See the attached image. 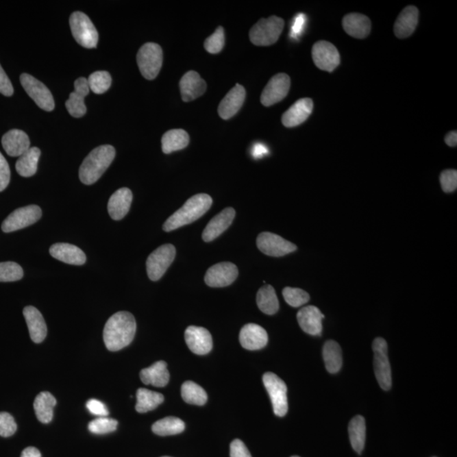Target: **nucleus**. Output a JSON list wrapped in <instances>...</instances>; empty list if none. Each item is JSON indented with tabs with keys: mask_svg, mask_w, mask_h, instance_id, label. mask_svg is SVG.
Instances as JSON below:
<instances>
[{
	"mask_svg": "<svg viewBox=\"0 0 457 457\" xmlns=\"http://www.w3.org/2000/svg\"><path fill=\"white\" fill-rule=\"evenodd\" d=\"M136 323L132 314L119 312L111 316L103 330V341L108 350L117 351L127 347L134 339Z\"/></svg>",
	"mask_w": 457,
	"mask_h": 457,
	"instance_id": "1",
	"label": "nucleus"
},
{
	"mask_svg": "<svg viewBox=\"0 0 457 457\" xmlns=\"http://www.w3.org/2000/svg\"><path fill=\"white\" fill-rule=\"evenodd\" d=\"M212 203L213 199L208 194H197L187 200L180 210L165 221L163 230L170 232L196 221L210 210Z\"/></svg>",
	"mask_w": 457,
	"mask_h": 457,
	"instance_id": "2",
	"label": "nucleus"
},
{
	"mask_svg": "<svg viewBox=\"0 0 457 457\" xmlns=\"http://www.w3.org/2000/svg\"><path fill=\"white\" fill-rule=\"evenodd\" d=\"M114 158V147L102 145L96 147L82 162L79 170L81 182L88 186L95 184L112 164Z\"/></svg>",
	"mask_w": 457,
	"mask_h": 457,
	"instance_id": "3",
	"label": "nucleus"
},
{
	"mask_svg": "<svg viewBox=\"0 0 457 457\" xmlns=\"http://www.w3.org/2000/svg\"><path fill=\"white\" fill-rule=\"evenodd\" d=\"M285 21L282 18L273 16L262 18L251 27L249 32L250 40L256 46H271L279 40L282 35Z\"/></svg>",
	"mask_w": 457,
	"mask_h": 457,
	"instance_id": "4",
	"label": "nucleus"
},
{
	"mask_svg": "<svg viewBox=\"0 0 457 457\" xmlns=\"http://www.w3.org/2000/svg\"><path fill=\"white\" fill-rule=\"evenodd\" d=\"M136 61L140 71L147 80H153L158 77L163 64V51L157 43L147 42L139 49Z\"/></svg>",
	"mask_w": 457,
	"mask_h": 457,
	"instance_id": "5",
	"label": "nucleus"
},
{
	"mask_svg": "<svg viewBox=\"0 0 457 457\" xmlns=\"http://www.w3.org/2000/svg\"><path fill=\"white\" fill-rule=\"evenodd\" d=\"M72 35L79 45L86 49H95L99 42V34L89 17L81 12H75L70 17Z\"/></svg>",
	"mask_w": 457,
	"mask_h": 457,
	"instance_id": "6",
	"label": "nucleus"
},
{
	"mask_svg": "<svg viewBox=\"0 0 457 457\" xmlns=\"http://www.w3.org/2000/svg\"><path fill=\"white\" fill-rule=\"evenodd\" d=\"M373 350L374 373L378 383L384 391H388L392 386V377L386 341L383 338H376L373 341Z\"/></svg>",
	"mask_w": 457,
	"mask_h": 457,
	"instance_id": "7",
	"label": "nucleus"
},
{
	"mask_svg": "<svg viewBox=\"0 0 457 457\" xmlns=\"http://www.w3.org/2000/svg\"><path fill=\"white\" fill-rule=\"evenodd\" d=\"M175 247L171 244H165L158 247L147 259V273L149 279L157 282L163 277L175 258Z\"/></svg>",
	"mask_w": 457,
	"mask_h": 457,
	"instance_id": "8",
	"label": "nucleus"
},
{
	"mask_svg": "<svg viewBox=\"0 0 457 457\" xmlns=\"http://www.w3.org/2000/svg\"><path fill=\"white\" fill-rule=\"evenodd\" d=\"M264 386L271 397L273 412L278 417L286 415L288 412L287 387L276 374L268 372L262 376Z\"/></svg>",
	"mask_w": 457,
	"mask_h": 457,
	"instance_id": "9",
	"label": "nucleus"
},
{
	"mask_svg": "<svg viewBox=\"0 0 457 457\" xmlns=\"http://www.w3.org/2000/svg\"><path fill=\"white\" fill-rule=\"evenodd\" d=\"M20 81L25 91L39 108L48 112L55 110V103L52 93L42 82L27 73L21 75Z\"/></svg>",
	"mask_w": 457,
	"mask_h": 457,
	"instance_id": "10",
	"label": "nucleus"
},
{
	"mask_svg": "<svg viewBox=\"0 0 457 457\" xmlns=\"http://www.w3.org/2000/svg\"><path fill=\"white\" fill-rule=\"evenodd\" d=\"M42 217L41 208L37 205L18 208L10 214L2 224L3 232L10 233L16 232L35 224Z\"/></svg>",
	"mask_w": 457,
	"mask_h": 457,
	"instance_id": "11",
	"label": "nucleus"
},
{
	"mask_svg": "<svg viewBox=\"0 0 457 457\" xmlns=\"http://www.w3.org/2000/svg\"><path fill=\"white\" fill-rule=\"evenodd\" d=\"M257 246L262 254L271 257H283L297 249L296 245L271 232H262L258 236Z\"/></svg>",
	"mask_w": 457,
	"mask_h": 457,
	"instance_id": "12",
	"label": "nucleus"
},
{
	"mask_svg": "<svg viewBox=\"0 0 457 457\" xmlns=\"http://www.w3.org/2000/svg\"><path fill=\"white\" fill-rule=\"evenodd\" d=\"M312 60L319 69L332 72L341 63L336 47L327 41L317 42L312 49Z\"/></svg>",
	"mask_w": 457,
	"mask_h": 457,
	"instance_id": "13",
	"label": "nucleus"
},
{
	"mask_svg": "<svg viewBox=\"0 0 457 457\" xmlns=\"http://www.w3.org/2000/svg\"><path fill=\"white\" fill-rule=\"evenodd\" d=\"M291 88V78L285 73H280L269 80L261 95L262 106L269 107L280 102L288 95Z\"/></svg>",
	"mask_w": 457,
	"mask_h": 457,
	"instance_id": "14",
	"label": "nucleus"
},
{
	"mask_svg": "<svg viewBox=\"0 0 457 457\" xmlns=\"http://www.w3.org/2000/svg\"><path fill=\"white\" fill-rule=\"evenodd\" d=\"M238 276V269L232 262H224L212 266L205 275V283L208 286L225 287L235 282Z\"/></svg>",
	"mask_w": 457,
	"mask_h": 457,
	"instance_id": "15",
	"label": "nucleus"
},
{
	"mask_svg": "<svg viewBox=\"0 0 457 457\" xmlns=\"http://www.w3.org/2000/svg\"><path fill=\"white\" fill-rule=\"evenodd\" d=\"M185 340L187 347L197 355L208 354L213 348L211 334L203 327L189 326L186 330Z\"/></svg>",
	"mask_w": 457,
	"mask_h": 457,
	"instance_id": "16",
	"label": "nucleus"
},
{
	"mask_svg": "<svg viewBox=\"0 0 457 457\" xmlns=\"http://www.w3.org/2000/svg\"><path fill=\"white\" fill-rule=\"evenodd\" d=\"M74 88V92H71L69 99L66 102V107L71 116L81 118L86 113L84 99L90 92L88 78H78L75 82Z\"/></svg>",
	"mask_w": 457,
	"mask_h": 457,
	"instance_id": "17",
	"label": "nucleus"
},
{
	"mask_svg": "<svg viewBox=\"0 0 457 457\" xmlns=\"http://www.w3.org/2000/svg\"><path fill=\"white\" fill-rule=\"evenodd\" d=\"M269 337L266 330L256 323H247L240 332V343L247 350L257 351L266 347Z\"/></svg>",
	"mask_w": 457,
	"mask_h": 457,
	"instance_id": "18",
	"label": "nucleus"
},
{
	"mask_svg": "<svg viewBox=\"0 0 457 457\" xmlns=\"http://www.w3.org/2000/svg\"><path fill=\"white\" fill-rule=\"evenodd\" d=\"M314 110V102L309 98L297 100L282 115V123L286 127H296L308 120Z\"/></svg>",
	"mask_w": 457,
	"mask_h": 457,
	"instance_id": "19",
	"label": "nucleus"
},
{
	"mask_svg": "<svg viewBox=\"0 0 457 457\" xmlns=\"http://www.w3.org/2000/svg\"><path fill=\"white\" fill-rule=\"evenodd\" d=\"M180 89L183 101L190 102L206 92L207 84L197 72L190 71L180 81Z\"/></svg>",
	"mask_w": 457,
	"mask_h": 457,
	"instance_id": "20",
	"label": "nucleus"
},
{
	"mask_svg": "<svg viewBox=\"0 0 457 457\" xmlns=\"http://www.w3.org/2000/svg\"><path fill=\"white\" fill-rule=\"evenodd\" d=\"M235 216L236 211L233 208H226L221 213L214 216L203 230L204 242L210 243L225 232L232 224Z\"/></svg>",
	"mask_w": 457,
	"mask_h": 457,
	"instance_id": "21",
	"label": "nucleus"
},
{
	"mask_svg": "<svg viewBox=\"0 0 457 457\" xmlns=\"http://www.w3.org/2000/svg\"><path fill=\"white\" fill-rule=\"evenodd\" d=\"M2 145L9 156L21 157L30 149L31 143L26 132L14 129L3 136Z\"/></svg>",
	"mask_w": 457,
	"mask_h": 457,
	"instance_id": "22",
	"label": "nucleus"
},
{
	"mask_svg": "<svg viewBox=\"0 0 457 457\" xmlns=\"http://www.w3.org/2000/svg\"><path fill=\"white\" fill-rule=\"evenodd\" d=\"M246 99V90L242 85L236 84L219 103L218 112L224 120L232 118L242 108Z\"/></svg>",
	"mask_w": 457,
	"mask_h": 457,
	"instance_id": "23",
	"label": "nucleus"
},
{
	"mask_svg": "<svg viewBox=\"0 0 457 457\" xmlns=\"http://www.w3.org/2000/svg\"><path fill=\"white\" fill-rule=\"evenodd\" d=\"M297 321L304 332L311 336H320L322 333V320L325 316L314 306L301 308L297 315Z\"/></svg>",
	"mask_w": 457,
	"mask_h": 457,
	"instance_id": "24",
	"label": "nucleus"
},
{
	"mask_svg": "<svg viewBox=\"0 0 457 457\" xmlns=\"http://www.w3.org/2000/svg\"><path fill=\"white\" fill-rule=\"evenodd\" d=\"M49 254L53 258L64 264L84 265L86 261L84 251L75 245L56 243L49 248Z\"/></svg>",
	"mask_w": 457,
	"mask_h": 457,
	"instance_id": "25",
	"label": "nucleus"
},
{
	"mask_svg": "<svg viewBox=\"0 0 457 457\" xmlns=\"http://www.w3.org/2000/svg\"><path fill=\"white\" fill-rule=\"evenodd\" d=\"M132 190L123 187L116 190L110 197L108 203V212L114 221H121L128 214L132 203Z\"/></svg>",
	"mask_w": 457,
	"mask_h": 457,
	"instance_id": "26",
	"label": "nucleus"
},
{
	"mask_svg": "<svg viewBox=\"0 0 457 457\" xmlns=\"http://www.w3.org/2000/svg\"><path fill=\"white\" fill-rule=\"evenodd\" d=\"M419 12L417 7L409 5L406 7L399 14L394 26L395 35L398 38L410 37L419 23Z\"/></svg>",
	"mask_w": 457,
	"mask_h": 457,
	"instance_id": "27",
	"label": "nucleus"
},
{
	"mask_svg": "<svg viewBox=\"0 0 457 457\" xmlns=\"http://www.w3.org/2000/svg\"><path fill=\"white\" fill-rule=\"evenodd\" d=\"M344 30L351 37L362 39L368 37L371 32V21L365 14L351 13L343 18Z\"/></svg>",
	"mask_w": 457,
	"mask_h": 457,
	"instance_id": "28",
	"label": "nucleus"
},
{
	"mask_svg": "<svg viewBox=\"0 0 457 457\" xmlns=\"http://www.w3.org/2000/svg\"><path fill=\"white\" fill-rule=\"evenodd\" d=\"M23 315L32 341L35 343H41L47 336V326L41 312L32 306H28L24 308Z\"/></svg>",
	"mask_w": 457,
	"mask_h": 457,
	"instance_id": "29",
	"label": "nucleus"
},
{
	"mask_svg": "<svg viewBox=\"0 0 457 457\" xmlns=\"http://www.w3.org/2000/svg\"><path fill=\"white\" fill-rule=\"evenodd\" d=\"M140 378L143 384H152L156 387H164L170 381V373L167 369V363L158 361L149 368L144 369L140 373Z\"/></svg>",
	"mask_w": 457,
	"mask_h": 457,
	"instance_id": "30",
	"label": "nucleus"
},
{
	"mask_svg": "<svg viewBox=\"0 0 457 457\" xmlns=\"http://www.w3.org/2000/svg\"><path fill=\"white\" fill-rule=\"evenodd\" d=\"M56 399L48 391L41 392L34 401V410L38 419L42 423L51 422L53 408L56 406Z\"/></svg>",
	"mask_w": 457,
	"mask_h": 457,
	"instance_id": "31",
	"label": "nucleus"
},
{
	"mask_svg": "<svg viewBox=\"0 0 457 457\" xmlns=\"http://www.w3.org/2000/svg\"><path fill=\"white\" fill-rule=\"evenodd\" d=\"M162 150L169 154L185 149L189 144V135L184 129H174L164 133L162 138Z\"/></svg>",
	"mask_w": 457,
	"mask_h": 457,
	"instance_id": "32",
	"label": "nucleus"
},
{
	"mask_svg": "<svg viewBox=\"0 0 457 457\" xmlns=\"http://www.w3.org/2000/svg\"><path fill=\"white\" fill-rule=\"evenodd\" d=\"M40 156L41 150L38 147H30L16 162V169L18 174L23 177H31L34 175L38 171Z\"/></svg>",
	"mask_w": 457,
	"mask_h": 457,
	"instance_id": "33",
	"label": "nucleus"
},
{
	"mask_svg": "<svg viewBox=\"0 0 457 457\" xmlns=\"http://www.w3.org/2000/svg\"><path fill=\"white\" fill-rule=\"evenodd\" d=\"M349 437L352 448L358 454L365 449L366 441V423L365 417L356 416L351 420L348 427Z\"/></svg>",
	"mask_w": 457,
	"mask_h": 457,
	"instance_id": "34",
	"label": "nucleus"
},
{
	"mask_svg": "<svg viewBox=\"0 0 457 457\" xmlns=\"http://www.w3.org/2000/svg\"><path fill=\"white\" fill-rule=\"evenodd\" d=\"M164 401V395L158 392L138 388L136 391V412L145 413L153 411Z\"/></svg>",
	"mask_w": 457,
	"mask_h": 457,
	"instance_id": "35",
	"label": "nucleus"
},
{
	"mask_svg": "<svg viewBox=\"0 0 457 457\" xmlns=\"http://www.w3.org/2000/svg\"><path fill=\"white\" fill-rule=\"evenodd\" d=\"M323 357L326 369L330 373H336L343 367V351L340 345L334 341H328L323 345Z\"/></svg>",
	"mask_w": 457,
	"mask_h": 457,
	"instance_id": "36",
	"label": "nucleus"
},
{
	"mask_svg": "<svg viewBox=\"0 0 457 457\" xmlns=\"http://www.w3.org/2000/svg\"><path fill=\"white\" fill-rule=\"evenodd\" d=\"M257 304L265 314L273 315L279 310L278 297L272 286L266 285L259 289L257 294Z\"/></svg>",
	"mask_w": 457,
	"mask_h": 457,
	"instance_id": "37",
	"label": "nucleus"
},
{
	"mask_svg": "<svg viewBox=\"0 0 457 457\" xmlns=\"http://www.w3.org/2000/svg\"><path fill=\"white\" fill-rule=\"evenodd\" d=\"M185 428V423L182 419L175 417H168L154 423L152 430L154 434L160 436H169L182 433Z\"/></svg>",
	"mask_w": 457,
	"mask_h": 457,
	"instance_id": "38",
	"label": "nucleus"
},
{
	"mask_svg": "<svg viewBox=\"0 0 457 457\" xmlns=\"http://www.w3.org/2000/svg\"><path fill=\"white\" fill-rule=\"evenodd\" d=\"M182 397L188 404L203 406L208 401V395L199 384L186 381L182 386Z\"/></svg>",
	"mask_w": 457,
	"mask_h": 457,
	"instance_id": "39",
	"label": "nucleus"
},
{
	"mask_svg": "<svg viewBox=\"0 0 457 457\" xmlns=\"http://www.w3.org/2000/svg\"><path fill=\"white\" fill-rule=\"evenodd\" d=\"M90 91L96 95H103L110 89L112 78L108 71H95L88 78Z\"/></svg>",
	"mask_w": 457,
	"mask_h": 457,
	"instance_id": "40",
	"label": "nucleus"
},
{
	"mask_svg": "<svg viewBox=\"0 0 457 457\" xmlns=\"http://www.w3.org/2000/svg\"><path fill=\"white\" fill-rule=\"evenodd\" d=\"M23 268L14 262H0V282H17L23 278Z\"/></svg>",
	"mask_w": 457,
	"mask_h": 457,
	"instance_id": "41",
	"label": "nucleus"
},
{
	"mask_svg": "<svg viewBox=\"0 0 457 457\" xmlns=\"http://www.w3.org/2000/svg\"><path fill=\"white\" fill-rule=\"evenodd\" d=\"M282 294L287 304L293 308L301 307L310 300L309 294L299 288L286 287Z\"/></svg>",
	"mask_w": 457,
	"mask_h": 457,
	"instance_id": "42",
	"label": "nucleus"
},
{
	"mask_svg": "<svg viewBox=\"0 0 457 457\" xmlns=\"http://www.w3.org/2000/svg\"><path fill=\"white\" fill-rule=\"evenodd\" d=\"M118 422L107 417H99L88 424V430L91 433L96 434H109L116 430Z\"/></svg>",
	"mask_w": 457,
	"mask_h": 457,
	"instance_id": "43",
	"label": "nucleus"
},
{
	"mask_svg": "<svg viewBox=\"0 0 457 457\" xmlns=\"http://www.w3.org/2000/svg\"><path fill=\"white\" fill-rule=\"evenodd\" d=\"M225 46V31L222 27H219L214 34L210 36L204 42V48L208 53H219Z\"/></svg>",
	"mask_w": 457,
	"mask_h": 457,
	"instance_id": "44",
	"label": "nucleus"
},
{
	"mask_svg": "<svg viewBox=\"0 0 457 457\" xmlns=\"http://www.w3.org/2000/svg\"><path fill=\"white\" fill-rule=\"evenodd\" d=\"M17 424L8 412H0V436L10 437L16 433Z\"/></svg>",
	"mask_w": 457,
	"mask_h": 457,
	"instance_id": "45",
	"label": "nucleus"
},
{
	"mask_svg": "<svg viewBox=\"0 0 457 457\" xmlns=\"http://www.w3.org/2000/svg\"><path fill=\"white\" fill-rule=\"evenodd\" d=\"M441 184L445 193L455 192L457 187V171L446 170L441 173Z\"/></svg>",
	"mask_w": 457,
	"mask_h": 457,
	"instance_id": "46",
	"label": "nucleus"
},
{
	"mask_svg": "<svg viewBox=\"0 0 457 457\" xmlns=\"http://www.w3.org/2000/svg\"><path fill=\"white\" fill-rule=\"evenodd\" d=\"M10 182V169L8 162L0 153V193L6 189Z\"/></svg>",
	"mask_w": 457,
	"mask_h": 457,
	"instance_id": "47",
	"label": "nucleus"
},
{
	"mask_svg": "<svg viewBox=\"0 0 457 457\" xmlns=\"http://www.w3.org/2000/svg\"><path fill=\"white\" fill-rule=\"evenodd\" d=\"M86 408L88 409V411L93 415L98 417H107L109 415V411H108L106 406L104 405L103 402L95 400V399H90V400L86 402Z\"/></svg>",
	"mask_w": 457,
	"mask_h": 457,
	"instance_id": "48",
	"label": "nucleus"
},
{
	"mask_svg": "<svg viewBox=\"0 0 457 457\" xmlns=\"http://www.w3.org/2000/svg\"><path fill=\"white\" fill-rule=\"evenodd\" d=\"M230 457H251V456L243 442L236 439L230 444Z\"/></svg>",
	"mask_w": 457,
	"mask_h": 457,
	"instance_id": "49",
	"label": "nucleus"
},
{
	"mask_svg": "<svg viewBox=\"0 0 457 457\" xmlns=\"http://www.w3.org/2000/svg\"><path fill=\"white\" fill-rule=\"evenodd\" d=\"M0 93L6 97L12 96L14 93L12 82L10 81L8 75L3 71L1 64H0Z\"/></svg>",
	"mask_w": 457,
	"mask_h": 457,
	"instance_id": "50",
	"label": "nucleus"
},
{
	"mask_svg": "<svg viewBox=\"0 0 457 457\" xmlns=\"http://www.w3.org/2000/svg\"><path fill=\"white\" fill-rule=\"evenodd\" d=\"M304 21H305V17L304 16H302V14H299V16H298L296 18V21H295L293 27V36H297L300 34L302 27H304Z\"/></svg>",
	"mask_w": 457,
	"mask_h": 457,
	"instance_id": "51",
	"label": "nucleus"
},
{
	"mask_svg": "<svg viewBox=\"0 0 457 457\" xmlns=\"http://www.w3.org/2000/svg\"><path fill=\"white\" fill-rule=\"evenodd\" d=\"M21 457H42L40 452L35 447H27L21 453Z\"/></svg>",
	"mask_w": 457,
	"mask_h": 457,
	"instance_id": "52",
	"label": "nucleus"
},
{
	"mask_svg": "<svg viewBox=\"0 0 457 457\" xmlns=\"http://www.w3.org/2000/svg\"><path fill=\"white\" fill-rule=\"evenodd\" d=\"M445 142L449 147H456L457 144V133L456 131L449 132L445 136Z\"/></svg>",
	"mask_w": 457,
	"mask_h": 457,
	"instance_id": "53",
	"label": "nucleus"
},
{
	"mask_svg": "<svg viewBox=\"0 0 457 457\" xmlns=\"http://www.w3.org/2000/svg\"><path fill=\"white\" fill-rule=\"evenodd\" d=\"M267 153V149H266L264 145H261V144H257V145H255L254 147L253 154L255 158H261Z\"/></svg>",
	"mask_w": 457,
	"mask_h": 457,
	"instance_id": "54",
	"label": "nucleus"
},
{
	"mask_svg": "<svg viewBox=\"0 0 457 457\" xmlns=\"http://www.w3.org/2000/svg\"><path fill=\"white\" fill-rule=\"evenodd\" d=\"M291 457H300V456H291Z\"/></svg>",
	"mask_w": 457,
	"mask_h": 457,
	"instance_id": "55",
	"label": "nucleus"
},
{
	"mask_svg": "<svg viewBox=\"0 0 457 457\" xmlns=\"http://www.w3.org/2000/svg\"><path fill=\"white\" fill-rule=\"evenodd\" d=\"M163 457H170V456H163Z\"/></svg>",
	"mask_w": 457,
	"mask_h": 457,
	"instance_id": "56",
	"label": "nucleus"
}]
</instances>
